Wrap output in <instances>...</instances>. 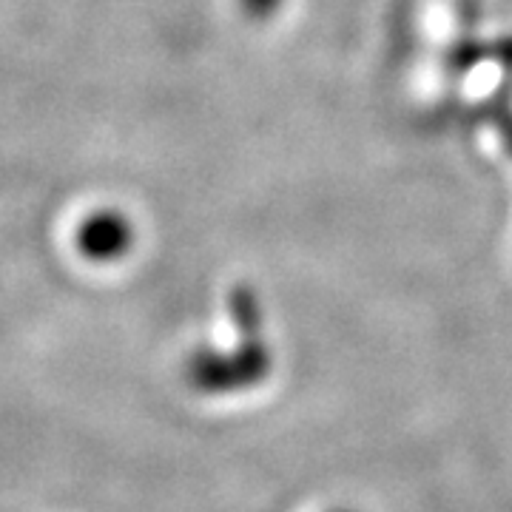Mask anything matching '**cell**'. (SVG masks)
Wrapping results in <instances>:
<instances>
[{"instance_id": "1", "label": "cell", "mask_w": 512, "mask_h": 512, "mask_svg": "<svg viewBox=\"0 0 512 512\" xmlns=\"http://www.w3.org/2000/svg\"><path fill=\"white\" fill-rule=\"evenodd\" d=\"M80 251L94 262H109L128 251L131 245V225L117 211H97L77 231Z\"/></svg>"}]
</instances>
